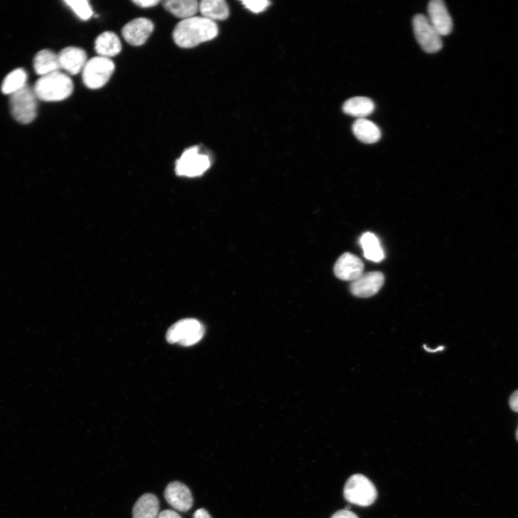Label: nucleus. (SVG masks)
<instances>
[{
    "label": "nucleus",
    "mask_w": 518,
    "mask_h": 518,
    "mask_svg": "<svg viewBox=\"0 0 518 518\" xmlns=\"http://www.w3.org/2000/svg\"><path fill=\"white\" fill-rule=\"evenodd\" d=\"M375 108L374 102L365 97H355L348 100L343 106L345 113L360 118L371 115Z\"/></svg>",
    "instance_id": "412c9836"
},
{
    "label": "nucleus",
    "mask_w": 518,
    "mask_h": 518,
    "mask_svg": "<svg viewBox=\"0 0 518 518\" xmlns=\"http://www.w3.org/2000/svg\"><path fill=\"white\" fill-rule=\"evenodd\" d=\"M115 71L114 62L108 58L96 56L88 60L83 70L85 86L92 90L104 87Z\"/></svg>",
    "instance_id": "20e7f679"
},
{
    "label": "nucleus",
    "mask_w": 518,
    "mask_h": 518,
    "mask_svg": "<svg viewBox=\"0 0 518 518\" xmlns=\"http://www.w3.org/2000/svg\"><path fill=\"white\" fill-rule=\"evenodd\" d=\"M164 7L173 16L183 20L194 17L199 10L196 0H166Z\"/></svg>",
    "instance_id": "6ab92c4d"
},
{
    "label": "nucleus",
    "mask_w": 518,
    "mask_h": 518,
    "mask_svg": "<svg viewBox=\"0 0 518 518\" xmlns=\"http://www.w3.org/2000/svg\"><path fill=\"white\" fill-rule=\"evenodd\" d=\"M28 75L23 69H17L11 73L2 84V92L5 95H11L27 85Z\"/></svg>",
    "instance_id": "5701e85b"
},
{
    "label": "nucleus",
    "mask_w": 518,
    "mask_h": 518,
    "mask_svg": "<svg viewBox=\"0 0 518 518\" xmlns=\"http://www.w3.org/2000/svg\"><path fill=\"white\" fill-rule=\"evenodd\" d=\"M203 17L211 21H225L229 16V8L223 0H204L199 6Z\"/></svg>",
    "instance_id": "aec40b11"
},
{
    "label": "nucleus",
    "mask_w": 518,
    "mask_h": 518,
    "mask_svg": "<svg viewBox=\"0 0 518 518\" xmlns=\"http://www.w3.org/2000/svg\"><path fill=\"white\" fill-rule=\"evenodd\" d=\"M428 20L438 33L447 36L453 29V21L445 4L441 0H432L428 7Z\"/></svg>",
    "instance_id": "4468645a"
},
{
    "label": "nucleus",
    "mask_w": 518,
    "mask_h": 518,
    "mask_svg": "<svg viewBox=\"0 0 518 518\" xmlns=\"http://www.w3.org/2000/svg\"><path fill=\"white\" fill-rule=\"evenodd\" d=\"M509 405L512 411L518 413V391L514 392L510 396Z\"/></svg>",
    "instance_id": "cd10ccee"
},
{
    "label": "nucleus",
    "mask_w": 518,
    "mask_h": 518,
    "mask_svg": "<svg viewBox=\"0 0 518 518\" xmlns=\"http://www.w3.org/2000/svg\"><path fill=\"white\" fill-rule=\"evenodd\" d=\"M415 36L421 48L427 53L438 52L443 47L441 36L423 15L413 18Z\"/></svg>",
    "instance_id": "6e6552de"
},
{
    "label": "nucleus",
    "mask_w": 518,
    "mask_h": 518,
    "mask_svg": "<svg viewBox=\"0 0 518 518\" xmlns=\"http://www.w3.org/2000/svg\"><path fill=\"white\" fill-rule=\"evenodd\" d=\"M364 270L361 258L351 253H345L338 259L334 273L342 280L354 282L363 275Z\"/></svg>",
    "instance_id": "9d476101"
},
{
    "label": "nucleus",
    "mask_w": 518,
    "mask_h": 518,
    "mask_svg": "<svg viewBox=\"0 0 518 518\" xmlns=\"http://www.w3.org/2000/svg\"><path fill=\"white\" fill-rule=\"evenodd\" d=\"M384 283V276L379 272H371L363 274L359 278L352 282V293L358 297L367 298L375 295Z\"/></svg>",
    "instance_id": "9b49d317"
},
{
    "label": "nucleus",
    "mask_w": 518,
    "mask_h": 518,
    "mask_svg": "<svg viewBox=\"0 0 518 518\" xmlns=\"http://www.w3.org/2000/svg\"><path fill=\"white\" fill-rule=\"evenodd\" d=\"M377 497L374 484L362 475H355L347 481L344 487V497L350 503L361 507L372 504Z\"/></svg>",
    "instance_id": "39448f33"
},
{
    "label": "nucleus",
    "mask_w": 518,
    "mask_h": 518,
    "mask_svg": "<svg viewBox=\"0 0 518 518\" xmlns=\"http://www.w3.org/2000/svg\"><path fill=\"white\" fill-rule=\"evenodd\" d=\"M243 5L250 11L254 13V14H259L262 13L267 10V9L270 6L271 3L269 1H265V0H263V1H243Z\"/></svg>",
    "instance_id": "393cba45"
},
{
    "label": "nucleus",
    "mask_w": 518,
    "mask_h": 518,
    "mask_svg": "<svg viewBox=\"0 0 518 518\" xmlns=\"http://www.w3.org/2000/svg\"><path fill=\"white\" fill-rule=\"evenodd\" d=\"M60 69L73 75L83 70L88 62L86 52L80 48L68 47L58 54Z\"/></svg>",
    "instance_id": "f8f14e48"
},
{
    "label": "nucleus",
    "mask_w": 518,
    "mask_h": 518,
    "mask_svg": "<svg viewBox=\"0 0 518 518\" xmlns=\"http://www.w3.org/2000/svg\"><path fill=\"white\" fill-rule=\"evenodd\" d=\"M158 518H182L177 512L171 509L164 510L159 513Z\"/></svg>",
    "instance_id": "c85d7f7f"
},
{
    "label": "nucleus",
    "mask_w": 518,
    "mask_h": 518,
    "mask_svg": "<svg viewBox=\"0 0 518 518\" xmlns=\"http://www.w3.org/2000/svg\"><path fill=\"white\" fill-rule=\"evenodd\" d=\"M361 244L364 256L368 260L380 263L384 258V253L377 237L371 233H366L361 238Z\"/></svg>",
    "instance_id": "4be33fe9"
},
{
    "label": "nucleus",
    "mask_w": 518,
    "mask_h": 518,
    "mask_svg": "<svg viewBox=\"0 0 518 518\" xmlns=\"http://www.w3.org/2000/svg\"><path fill=\"white\" fill-rule=\"evenodd\" d=\"M352 129L356 139L364 144H375L381 138L379 127L366 118L357 119L354 123Z\"/></svg>",
    "instance_id": "dca6fc26"
},
{
    "label": "nucleus",
    "mask_w": 518,
    "mask_h": 518,
    "mask_svg": "<svg viewBox=\"0 0 518 518\" xmlns=\"http://www.w3.org/2000/svg\"><path fill=\"white\" fill-rule=\"evenodd\" d=\"M193 518H213L210 513L204 508L198 509L194 512Z\"/></svg>",
    "instance_id": "c756f323"
},
{
    "label": "nucleus",
    "mask_w": 518,
    "mask_h": 518,
    "mask_svg": "<svg viewBox=\"0 0 518 518\" xmlns=\"http://www.w3.org/2000/svg\"><path fill=\"white\" fill-rule=\"evenodd\" d=\"M33 89L38 99L44 102H58L66 100L73 94L74 85L69 76L58 71L41 77Z\"/></svg>",
    "instance_id": "f03ea898"
},
{
    "label": "nucleus",
    "mask_w": 518,
    "mask_h": 518,
    "mask_svg": "<svg viewBox=\"0 0 518 518\" xmlns=\"http://www.w3.org/2000/svg\"><path fill=\"white\" fill-rule=\"evenodd\" d=\"M166 502L180 512H187L193 506V497L190 490L183 483L173 482L164 491Z\"/></svg>",
    "instance_id": "ddd939ff"
},
{
    "label": "nucleus",
    "mask_w": 518,
    "mask_h": 518,
    "mask_svg": "<svg viewBox=\"0 0 518 518\" xmlns=\"http://www.w3.org/2000/svg\"><path fill=\"white\" fill-rule=\"evenodd\" d=\"M65 4L83 21L89 20L93 15V11L87 0H67Z\"/></svg>",
    "instance_id": "b1692460"
},
{
    "label": "nucleus",
    "mask_w": 518,
    "mask_h": 518,
    "mask_svg": "<svg viewBox=\"0 0 518 518\" xmlns=\"http://www.w3.org/2000/svg\"><path fill=\"white\" fill-rule=\"evenodd\" d=\"M159 500L153 494L142 495L136 502L133 509V518H158Z\"/></svg>",
    "instance_id": "a211bd4d"
},
{
    "label": "nucleus",
    "mask_w": 518,
    "mask_h": 518,
    "mask_svg": "<svg viewBox=\"0 0 518 518\" xmlns=\"http://www.w3.org/2000/svg\"><path fill=\"white\" fill-rule=\"evenodd\" d=\"M154 28L149 19L140 18L127 23L122 30L124 39L135 46L144 45L150 37Z\"/></svg>",
    "instance_id": "1a4fd4ad"
},
{
    "label": "nucleus",
    "mask_w": 518,
    "mask_h": 518,
    "mask_svg": "<svg viewBox=\"0 0 518 518\" xmlns=\"http://www.w3.org/2000/svg\"><path fill=\"white\" fill-rule=\"evenodd\" d=\"M218 34L216 23L204 17H192L179 23L174 28L175 43L184 48L196 47L214 39Z\"/></svg>",
    "instance_id": "f257e3e1"
},
{
    "label": "nucleus",
    "mask_w": 518,
    "mask_h": 518,
    "mask_svg": "<svg viewBox=\"0 0 518 518\" xmlns=\"http://www.w3.org/2000/svg\"><path fill=\"white\" fill-rule=\"evenodd\" d=\"M159 3V0H135V1H134V4L144 9L154 7Z\"/></svg>",
    "instance_id": "a878e982"
},
{
    "label": "nucleus",
    "mask_w": 518,
    "mask_h": 518,
    "mask_svg": "<svg viewBox=\"0 0 518 518\" xmlns=\"http://www.w3.org/2000/svg\"><path fill=\"white\" fill-rule=\"evenodd\" d=\"M95 48L99 56L110 58L119 54L122 44L118 36L112 32H105L95 40Z\"/></svg>",
    "instance_id": "f3484780"
},
{
    "label": "nucleus",
    "mask_w": 518,
    "mask_h": 518,
    "mask_svg": "<svg viewBox=\"0 0 518 518\" xmlns=\"http://www.w3.org/2000/svg\"><path fill=\"white\" fill-rule=\"evenodd\" d=\"M10 96L11 110L15 120L22 124L32 122L37 115V97L33 89L26 85Z\"/></svg>",
    "instance_id": "423d86ee"
},
{
    "label": "nucleus",
    "mask_w": 518,
    "mask_h": 518,
    "mask_svg": "<svg viewBox=\"0 0 518 518\" xmlns=\"http://www.w3.org/2000/svg\"><path fill=\"white\" fill-rule=\"evenodd\" d=\"M516 439H517V440L518 442V426H517V430H516Z\"/></svg>",
    "instance_id": "7c9ffc66"
},
{
    "label": "nucleus",
    "mask_w": 518,
    "mask_h": 518,
    "mask_svg": "<svg viewBox=\"0 0 518 518\" xmlns=\"http://www.w3.org/2000/svg\"><path fill=\"white\" fill-rule=\"evenodd\" d=\"M211 164L209 157L201 154L199 147H193L185 150L176 161L175 171L178 176L196 177L206 172Z\"/></svg>",
    "instance_id": "0eeeda50"
},
{
    "label": "nucleus",
    "mask_w": 518,
    "mask_h": 518,
    "mask_svg": "<svg viewBox=\"0 0 518 518\" xmlns=\"http://www.w3.org/2000/svg\"><path fill=\"white\" fill-rule=\"evenodd\" d=\"M205 334L203 324L196 319L187 318L176 322L166 333L169 344L191 347L202 340Z\"/></svg>",
    "instance_id": "7ed1b4c3"
},
{
    "label": "nucleus",
    "mask_w": 518,
    "mask_h": 518,
    "mask_svg": "<svg viewBox=\"0 0 518 518\" xmlns=\"http://www.w3.org/2000/svg\"><path fill=\"white\" fill-rule=\"evenodd\" d=\"M332 518H359L358 516L348 509H342L336 512Z\"/></svg>",
    "instance_id": "bb28decb"
},
{
    "label": "nucleus",
    "mask_w": 518,
    "mask_h": 518,
    "mask_svg": "<svg viewBox=\"0 0 518 518\" xmlns=\"http://www.w3.org/2000/svg\"><path fill=\"white\" fill-rule=\"evenodd\" d=\"M33 67L36 74L41 77L60 70L58 55L48 49L42 50L36 55Z\"/></svg>",
    "instance_id": "2eb2a0df"
}]
</instances>
